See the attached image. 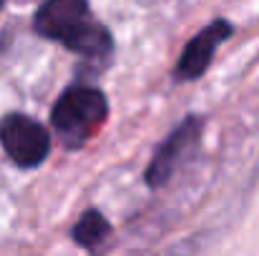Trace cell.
<instances>
[{
	"label": "cell",
	"mask_w": 259,
	"mask_h": 256,
	"mask_svg": "<svg viewBox=\"0 0 259 256\" xmlns=\"http://www.w3.org/2000/svg\"><path fill=\"white\" fill-rule=\"evenodd\" d=\"M35 30L83 58H106L113 48L111 33L88 8V0H46L35 13Z\"/></svg>",
	"instance_id": "obj_1"
},
{
	"label": "cell",
	"mask_w": 259,
	"mask_h": 256,
	"mask_svg": "<svg viewBox=\"0 0 259 256\" xmlns=\"http://www.w3.org/2000/svg\"><path fill=\"white\" fill-rule=\"evenodd\" d=\"M106 116H108V100L98 88L73 85L53 106L51 121L68 148H81L93 136V131L103 126Z\"/></svg>",
	"instance_id": "obj_2"
},
{
	"label": "cell",
	"mask_w": 259,
	"mask_h": 256,
	"mask_svg": "<svg viewBox=\"0 0 259 256\" xmlns=\"http://www.w3.org/2000/svg\"><path fill=\"white\" fill-rule=\"evenodd\" d=\"M0 143L5 153L23 169H35L51 153L48 131L30 116L10 113L0 121Z\"/></svg>",
	"instance_id": "obj_3"
},
{
	"label": "cell",
	"mask_w": 259,
	"mask_h": 256,
	"mask_svg": "<svg viewBox=\"0 0 259 256\" xmlns=\"http://www.w3.org/2000/svg\"><path fill=\"white\" fill-rule=\"evenodd\" d=\"M199 136H201V121L199 118H186L164 141V146L156 151L151 166L146 169V183L154 186V188L164 186L171 178L176 166L191 153V148H196Z\"/></svg>",
	"instance_id": "obj_4"
},
{
	"label": "cell",
	"mask_w": 259,
	"mask_h": 256,
	"mask_svg": "<svg viewBox=\"0 0 259 256\" xmlns=\"http://www.w3.org/2000/svg\"><path fill=\"white\" fill-rule=\"evenodd\" d=\"M229 35H232V25H229L224 18H217L214 23H209L206 28H201V30L191 38V43L184 48V53H181V58H179V66H176V76H179L181 81H194V78H199V76L209 68V63H211L217 48H219Z\"/></svg>",
	"instance_id": "obj_5"
},
{
	"label": "cell",
	"mask_w": 259,
	"mask_h": 256,
	"mask_svg": "<svg viewBox=\"0 0 259 256\" xmlns=\"http://www.w3.org/2000/svg\"><path fill=\"white\" fill-rule=\"evenodd\" d=\"M108 234V221L98 214V211H86L78 224L73 226V241L81 246H96L103 236Z\"/></svg>",
	"instance_id": "obj_6"
},
{
	"label": "cell",
	"mask_w": 259,
	"mask_h": 256,
	"mask_svg": "<svg viewBox=\"0 0 259 256\" xmlns=\"http://www.w3.org/2000/svg\"><path fill=\"white\" fill-rule=\"evenodd\" d=\"M0 8H3V0H0Z\"/></svg>",
	"instance_id": "obj_7"
}]
</instances>
